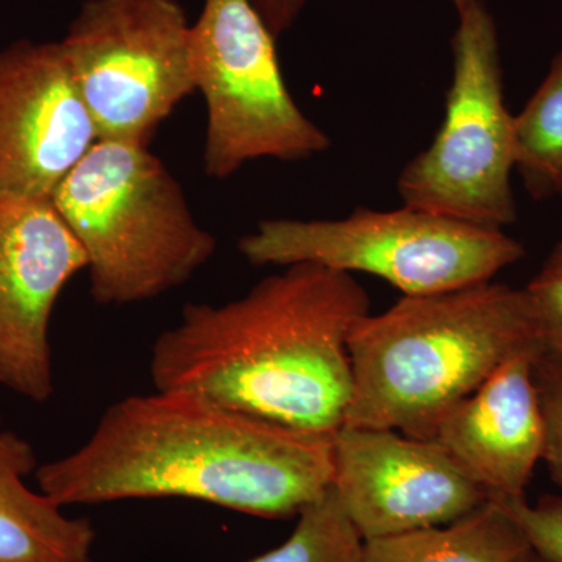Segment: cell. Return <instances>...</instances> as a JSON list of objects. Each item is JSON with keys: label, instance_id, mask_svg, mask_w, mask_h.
I'll return each mask as SVG.
<instances>
[{"label": "cell", "instance_id": "cell-21", "mask_svg": "<svg viewBox=\"0 0 562 562\" xmlns=\"http://www.w3.org/2000/svg\"><path fill=\"white\" fill-rule=\"evenodd\" d=\"M517 562H546L542 560L541 557H538V554H536L535 552H528L527 554H525V557L520 558L519 561Z\"/></svg>", "mask_w": 562, "mask_h": 562}, {"label": "cell", "instance_id": "cell-10", "mask_svg": "<svg viewBox=\"0 0 562 562\" xmlns=\"http://www.w3.org/2000/svg\"><path fill=\"white\" fill-rule=\"evenodd\" d=\"M87 266L83 247L50 199L0 201V386L31 402L49 401L52 313Z\"/></svg>", "mask_w": 562, "mask_h": 562}, {"label": "cell", "instance_id": "cell-8", "mask_svg": "<svg viewBox=\"0 0 562 562\" xmlns=\"http://www.w3.org/2000/svg\"><path fill=\"white\" fill-rule=\"evenodd\" d=\"M177 0H88L60 41L99 139L149 144L195 91Z\"/></svg>", "mask_w": 562, "mask_h": 562}, {"label": "cell", "instance_id": "cell-12", "mask_svg": "<svg viewBox=\"0 0 562 562\" xmlns=\"http://www.w3.org/2000/svg\"><path fill=\"white\" fill-rule=\"evenodd\" d=\"M543 350L506 361L441 422L432 438L487 498L524 497L542 461L546 424L535 364Z\"/></svg>", "mask_w": 562, "mask_h": 562}, {"label": "cell", "instance_id": "cell-6", "mask_svg": "<svg viewBox=\"0 0 562 562\" xmlns=\"http://www.w3.org/2000/svg\"><path fill=\"white\" fill-rule=\"evenodd\" d=\"M453 79L428 149L402 169L403 205L503 228L517 221L514 116L505 102L497 27L482 0L458 10Z\"/></svg>", "mask_w": 562, "mask_h": 562}, {"label": "cell", "instance_id": "cell-22", "mask_svg": "<svg viewBox=\"0 0 562 562\" xmlns=\"http://www.w3.org/2000/svg\"><path fill=\"white\" fill-rule=\"evenodd\" d=\"M554 195H558V198L562 199V177L561 180L558 181L557 190H554Z\"/></svg>", "mask_w": 562, "mask_h": 562}, {"label": "cell", "instance_id": "cell-9", "mask_svg": "<svg viewBox=\"0 0 562 562\" xmlns=\"http://www.w3.org/2000/svg\"><path fill=\"white\" fill-rule=\"evenodd\" d=\"M331 487L362 542L452 524L487 501L435 439L349 425L333 436Z\"/></svg>", "mask_w": 562, "mask_h": 562}, {"label": "cell", "instance_id": "cell-17", "mask_svg": "<svg viewBox=\"0 0 562 562\" xmlns=\"http://www.w3.org/2000/svg\"><path fill=\"white\" fill-rule=\"evenodd\" d=\"M524 290L535 314L543 349L562 358V238L554 244L541 269Z\"/></svg>", "mask_w": 562, "mask_h": 562}, {"label": "cell", "instance_id": "cell-14", "mask_svg": "<svg viewBox=\"0 0 562 562\" xmlns=\"http://www.w3.org/2000/svg\"><path fill=\"white\" fill-rule=\"evenodd\" d=\"M530 543L495 498L452 524L366 541L362 562H517Z\"/></svg>", "mask_w": 562, "mask_h": 562}, {"label": "cell", "instance_id": "cell-19", "mask_svg": "<svg viewBox=\"0 0 562 562\" xmlns=\"http://www.w3.org/2000/svg\"><path fill=\"white\" fill-rule=\"evenodd\" d=\"M535 380L546 424L542 461L562 487V358L543 350L536 360Z\"/></svg>", "mask_w": 562, "mask_h": 562}, {"label": "cell", "instance_id": "cell-4", "mask_svg": "<svg viewBox=\"0 0 562 562\" xmlns=\"http://www.w3.org/2000/svg\"><path fill=\"white\" fill-rule=\"evenodd\" d=\"M50 201L83 247L101 305L154 301L216 254V238L147 144L99 139Z\"/></svg>", "mask_w": 562, "mask_h": 562}, {"label": "cell", "instance_id": "cell-18", "mask_svg": "<svg viewBox=\"0 0 562 562\" xmlns=\"http://www.w3.org/2000/svg\"><path fill=\"white\" fill-rule=\"evenodd\" d=\"M501 502L519 524L531 552L546 562H562V497L546 495L536 503L524 497H490Z\"/></svg>", "mask_w": 562, "mask_h": 562}, {"label": "cell", "instance_id": "cell-13", "mask_svg": "<svg viewBox=\"0 0 562 562\" xmlns=\"http://www.w3.org/2000/svg\"><path fill=\"white\" fill-rule=\"evenodd\" d=\"M38 465L32 443L0 416V562H94L90 520L29 487Z\"/></svg>", "mask_w": 562, "mask_h": 562}, {"label": "cell", "instance_id": "cell-5", "mask_svg": "<svg viewBox=\"0 0 562 562\" xmlns=\"http://www.w3.org/2000/svg\"><path fill=\"white\" fill-rule=\"evenodd\" d=\"M239 254L254 266L313 262L369 273L403 295H430L491 281L525 257L503 228L484 227L403 205L355 210L344 220H268L243 236Z\"/></svg>", "mask_w": 562, "mask_h": 562}, {"label": "cell", "instance_id": "cell-11", "mask_svg": "<svg viewBox=\"0 0 562 562\" xmlns=\"http://www.w3.org/2000/svg\"><path fill=\"white\" fill-rule=\"evenodd\" d=\"M98 140L61 43L0 50V201L50 199Z\"/></svg>", "mask_w": 562, "mask_h": 562}, {"label": "cell", "instance_id": "cell-1", "mask_svg": "<svg viewBox=\"0 0 562 562\" xmlns=\"http://www.w3.org/2000/svg\"><path fill=\"white\" fill-rule=\"evenodd\" d=\"M35 475L63 508L187 498L288 519L331 486L333 436L155 390L111 403L79 449Z\"/></svg>", "mask_w": 562, "mask_h": 562}, {"label": "cell", "instance_id": "cell-16", "mask_svg": "<svg viewBox=\"0 0 562 562\" xmlns=\"http://www.w3.org/2000/svg\"><path fill=\"white\" fill-rule=\"evenodd\" d=\"M297 517L286 541L249 562H362L364 542L331 486Z\"/></svg>", "mask_w": 562, "mask_h": 562}, {"label": "cell", "instance_id": "cell-2", "mask_svg": "<svg viewBox=\"0 0 562 562\" xmlns=\"http://www.w3.org/2000/svg\"><path fill=\"white\" fill-rule=\"evenodd\" d=\"M369 313L351 273L284 266L236 301L184 305L151 346V383L335 436L350 402L349 338Z\"/></svg>", "mask_w": 562, "mask_h": 562}, {"label": "cell", "instance_id": "cell-3", "mask_svg": "<svg viewBox=\"0 0 562 562\" xmlns=\"http://www.w3.org/2000/svg\"><path fill=\"white\" fill-rule=\"evenodd\" d=\"M542 349L524 288L484 281L403 295L386 312L362 317L351 331L344 425L432 439L441 422L501 366Z\"/></svg>", "mask_w": 562, "mask_h": 562}, {"label": "cell", "instance_id": "cell-20", "mask_svg": "<svg viewBox=\"0 0 562 562\" xmlns=\"http://www.w3.org/2000/svg\"><path fill=\"white\" fill-rule=\"evenodd\" d=\"M250 2L260 13L269 31L279 38L281 33L290 31L297 18L301 16L306 0H250ZM452 2L458 11L471 3L472 0H452Z\"/></svg>", "mask_w": 562, "mask_h": 562}, {"label": "cell", "instance_id": "cell-15", "mask_svg": "<svg viewBox=\"0 0 562 562\" xmlns=\"http://www.w3.org/2000/svg\"><path fill=\"white\" fill-rule=\"evenodd\" d=\"M514 171L536 201L553 198L562 177V49L514 116Z\"/></svg>", "mask_w": 562, "mask_h": 562}, {"label": "cell", "instance_id": "cell-7", "mask_svg": "<svg viewBox=\"0 0 562 562\" xmlns=\"http://www.w3.org/2000/svg\"><path fill=\"white\" fill-rule=\"evenodd\" d=\"M250 0H205L191 24L195 90L206 105L203 166L211 179L260 158L303 161L331 140L295 103L276 46Z\"/></svg>", "mask_w": 562, "mask_h": 562}]
</instances>
